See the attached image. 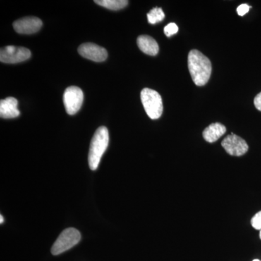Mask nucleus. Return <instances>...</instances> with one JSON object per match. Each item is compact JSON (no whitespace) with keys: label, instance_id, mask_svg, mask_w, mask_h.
Returning <instances> with one entry per match:
<instances>
[{"label":"nucleus","instance_id":"nucleus-8","mask_svg":"<svg viewBox=\"0 0 261 261\" xmlns=\"http://www.w3.org/2000/svg\"><path fill=\"white\" fill-rule=\"evenodd\" d=\"M78 51L84 58L94 62L105 61L108 58L107 50L93 43L82 44L79 47Z\"/></svg>","mask_w":261,"mask_h":261},{"label":"nucleus","instance_id":"nucleus-10","mask_svg":"<svg viewBox=\"0 0 261 261\" xmlns=\"http://www.w3.org/2000/svg\"><path fill=\"white\" fill-rule=\"evenodd\" d=\"M20 116L18 100L14 97H8L0 102V116L3 118H14Z\"/></svg>","mask_w":261,"mask_h":261},{"label":"nucleus","instance_id":"nucleus-7","mask_svg":"<svg viewBox=\"0 0 261 261\" xmlns=\"http://www.w3.org/2000/svg\"><path fill=\"white\" fill-rule=\"evenodd\" d=\"M221 145L230 155L242 156L248 151L245 140L238 135H228L221 142Z\"/></svg>","mask_w":261,"mask_h":261},{"label":"nucleus","instance_id":"nucleus-9","mask_svg":"<svg viewBox=\"0 0 261 261\" xmlns=\"http://www.w3.org/2000/svg\"><path fill=\"white\" fill-rule=\"evenodd\" d=\"M42 27V21L37 17H25L19 19L13 23L15 32L21 34H32L39 32Z\"/></svg>","mask_w":261,"mask_h":261},{"label":"nucleus","instance_id":"nucleus-20","mask_svg":"<svg viewBox=\"0 0 261 261\" xmlns=\"http://www.w3.org/2000/svg\"><path fill=\"white\" fill-rule=\"evenodd\" d=\"M252 261H260V260H258V259H255V260H253Z\"/></svg>","mask_w":261,"mask_h":261},{"label":"nucleus","instance_id":"nucleus-15","mask_svg":"<svg viewBox=\"0 0 261 261\" xmlns=\"http://www.w3.org/2000/svg\"><path fill=\"white\" fill-rule=\"evenodd\" d=\"M178 27L176 23H171L168 24L164 28V33L168 37H171V36L174 35L176 33L178 32Z\"/></svg>","mask_w":261,"mask_h":261},{"label":"nucleus","instance_id":"nucleus-17","mask_svg":"<svg viewBox=\"0 0 261 261\" xmlns=\"http://www.w3.org/2000/svg\"><path fill=\"white\" fill-rule=\"evenodd\" d=\"M250 8H251V7L249 6L248 5L243 4L238 7V9H237V12H238L239 15L243 16V15L248 13Z\"/></svg>","mask_w":261,"mask_h":261},{"label":"nucleus","instance_id":"nucleus-4","mask_svg":"<svg viewBox=\"0 0 261 261\" xmlns=\"http://www.w3.org/2000/svg\"><path fill=\"white\" fill-rule=\"evenodd\" d=\"M81 240V233L73 228L65 229L57 239L56 243L51 249L53 255H58L77 245Z\"/></svg>","mask_w":261,"mask_h":261},{"label":"nucleus","instance_id":"nucleus-18","mask_svg":"<svg viewBox=\"0 0 261 261\" xmlns=\"http://www.w3.org/2000/svg\"><path fill=\"white\" fill-rule=\"evenodd\" d=\"M254 105L258 111H261V92L257 94L256 97L254 99Z\"/></svg>","mask_w":261,"mask_h":261},{"label":"nucleus","instance_id":"nucleus-1","mask_svg":"<svg viewBox=\"0 0 261 261\" xmlns=\"http://www.w3.org/2000/svg\"><path fill=\"white\" fill-rule=\"evenodd\" d=\"M188 68L194 83L199 87L208 82L212 73V65L208 58L200 51L192 49L188 56Z\"/></svg>","mask_w":261,"mask_h":261},{"label":"nucleus","instance_id":"nucleus-3","mask_svg":"<svg viewBox=\"0 0 261 261\" xmlns=\"http://www.w3.org/2000/svg\"><path fill=\"white\" fill-rule=\"evenodd\" d=\"M141 100L146 113L151 119H158L162 116L163 101L159 92L148 88L142 89L141 92Z\"/></svg>","mask_w":261,"mask_h":261},{"label":"nucleus","instance_id":"nucleus-6","mask_svg":"<svg viewBox=\"0 0 261 261\" xmlns=\"http://www.w3.org/2000/svg\"><path fill=\"white\" fill-rule=\"evenodd\" d=\"M32 56V53L27 48L7 46L0 50V61L2 63H14L27 61Z\"/></svg>","mask_w":261,"mask_h":261},{"label":"nucleus","instance_id":"nucleus-13","mask_svg":"<svg viewBox=\"0 0 261 261\" xmlns=\"http://www.w3.org/2000/svg\"><path fill=\"white\" fill-rule=\"evenodd\" d=\"M94 3L109 10H118L127 6L128 2L126 0H96Z\"/></svg>","mask_w":261,"mask_h":261},{"label":"nucleus","instance_id":"nucleus-14","mask_svg":"<svg viewBox=\"0 0 261 261\" xmlns=\"http://www.w3.org/2000/svg\"><path fill=\"white\" fill-rule=\"evenodd\" d=\"M164 18V13H163V10L160 8H153L147 14V19H148V22L150 24L159 23V22L162 21Z\"/></svg>","mask_w":261,"mask_h":261},{"label":"nucleus","instance_id":"nucleus-19","mask_svg":"<svg viewBox=\"0 0 261 261\" xmlns=\"http://www.w3.org/2000/svg\"><path fill=\"white\" fill-rule=\"evenodd\" d=\"M0 219H0V221H0V223H1V224H3V221H4V218L3 217V216H0Z\"/></svg>","mask_w":261,"mask_h":261},{"label":"nucleus","instance_id":"nucleus-5","mask_svg":"<svg viewBox=\"0 0 261 261\" xmlns=\"http://www.w3.org/2000/svg\"><path fill=\"white\" fill-rule=\"evenodd\" d=\"M84 101V93L79 87H68L63 94V103L65 111L69 115H75L82 108Z\"/></svg>","mask_w":261,"mask_h":261},{"label":"nucleus","instance_id":"nucleus-21","mask_svg":"<svg viewBox=\"0 0 261 261\" xmlns=\"http://www.w3.org/2000/svg\"><path fill=\"white\" fill-rule=\"evenodd\" d=\"M260 240H261V230H260Z\"/></svg>","mask_w":261,"mask_h":261},{"label":"nucleus","instance_id":"nucleus-11","mask_svg":"<svg viewBox=\"0 0 261 261\" xmlns=\"http://www.w3.org/2000/svg\"><path fill=\"white\" fill-rule=\"evenodd\" d=\"M137 45L141 51L148 56H156L159 51V46L157 42L149 36H140L137 39Z\"/></svg>","mask_w":261,"mask_h":261},{"label":"nucleus","instance_id":"nucleus-2","mask_svg":"<svg viewBox=\"0 0 261 261\" xmlns=\"http://www.w3.org/2000/svg\"><path fill=\"white\" fill-rule=\"evenodd\" d=\"M109 143V133L108 128L101 126L97 128L92 137L89 152V168L94 171L99 166L103 154L108 148Z\"/></svg>","mask_w":261,"mask_h":261},{"label":"nucleus","instance_id":"nucleus-16","mask_svg":"<svg viewBox=\"0 0 261 261\" xmlns=\"http://www.w3.org/2000/svg\"><path fill=\"white\" fill-rule=\"evenodd\" d=\"M251 224L252 227L255 228V229L261 230V211L257 213V214L252 217Z\"/></svg>","mask_w":261,"mask_h":261},{"label":"nucleus","instance_id":"nucleus-12","mask_svg":"<svg viewBox=\"0 0 261 261\" xmlns=\"http://www.w3.org/2000/svg\"><path fill=\"white\" fill-rule=\"evenodd\" d=\"M226 128L224 125L220 123H214L207 126L203 130L202 136L205 141L210 143L216 142L226 133Z\"/></svg>","mask_w":261,"mask_h":261}]
</instances>
